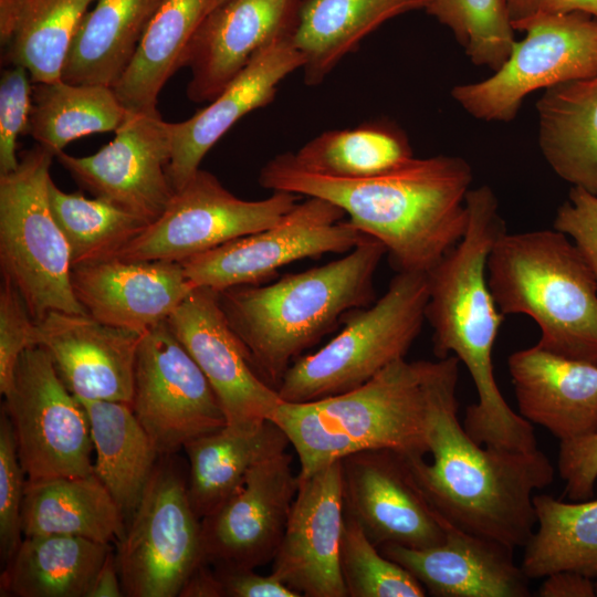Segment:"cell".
Returning a JSON list of instances; mask_svg holds the SVG:
<instances>
[{"mask_svg":"<svg viewBox=\"0 0 597 597\" xmlns=\"http://www.w3.org/2000/svg\"><path fill=\"white\" fill-rule=\"evenodd\" d=\"M300 462L298 478L366 450L426 457L425 360L400 358L364 385L307 402L283 401L271 419Z\"/></svg>","mask_w":597,"mask_h":597,"instance_id":"cell-5","label":"cell"},{"mask_svg":"<svg viewBox=\"0 0 597 597\" xmlns=\"http://www.w3.org/2000/svg\"><path fill=\"white\" fill-rule=\"evenodd\" d=\"M593 578L575 572L558 570L545 576L537 595L540 597H594Z\"/></svg>","mask_w":597,"mask_h":597,"instance_id":"cell-48","label":"cell"},{"mask_svg":"<svg viewBox=\"0 0 597 597\" xmlns=\"http://www.w3.org/2000/svg\"><path fill=\"white\" fill-rule=\"evenodd\" d=\"M35 323V346L46 350L76 399L132 405L136 355L144 333L87 314L57 311Z\"/></svg>","mask_w":597,"mask_h":597,"instance_id":"cell-21","label":"cell"},{"mask_svg":"<svg viewBox=\"0 0 597 597\" xmlns=\"http://www.w3.org/2000/svg\"><path fill=\"white\" fill-rule=\"evenodd\" d=\"M558 472L569 500L586 501L594 495L597 480V432L561 441Z\"/></svg>","mask_w":597,"mask_h":597,"instance_id":"cell-45","label":"cell"},{"mask_svg":"<svg viewBox=\"0 0 597 597\" xmlns=\"http://www.w3.org/2000/svg\"><path fill=\"white\" fill-rule=\"evenodd\" d=\"M514 30L545 14L582 11L597 17V0H505Z\"/></svg>","mask_w":597,"mask_h":597,"instance_id":"cell-47","label":"cell"},{"mask_svg":"<svg viewBox=\"0 0 597 597\" xmlns=\"http://www.w3.org/2000/svg\"><path fill=\"white\" fill-rule=\"evenodd\" d=\"M111 544L70 535L24 536L4 563L0 595L87 597Z\"/></svg>","mask_w":597,"mask_h":597,"instance_id":"cell-31","label":"cell"},{"mask_svg":"<svg viewBox=\"0 0 597 597\" xmlns=\"http://www.w3.org/2000/svg\"><path fill=\"white\" fill-rule=\"evenodd\" d=\"M72 287L87 315L145 333L165 322L193 291L179 262L111 260L72 268Z\"/></svg>","mask_w":597,"mask_h":597,"instance_id":"cell-22","label":"cell"},{"mask_svg":"<svg viewBox=\"0 0 597 597\" xmlns=\"http://www.w3.org/2000/svg\"><path fill=\"white\" fill-rule=\"evenodd\" d=\"M538 145L553 171L597 196V73L545 90L536 103Z\"/></svg>","mask_w":597,"mask_h":597,"instance_id":"cell-26","label":"cell"},{"mask_svg":"<svg viewBox=\"0 0 597 597\" xmlns=\"http://www.w3.org/2000/svg\"><path fill=\"white\" fill-rule=\"evenodd\" d=\"M170 153V123L158 111H128L114 139L98 151L80 157L61 151L55 157L94 197L151 223L175 193L167 170Z\"/></svg>","mask_w":597,"mask_h":597,"instance_id":"cell-15","label":"cell"},{"mask_svg":"<svg viewBox=\"0 0 597 597\" xmlns=\"http://www.w3.org/2000/svg\"><path fill=\"white\" fill-rule=\"evenodd\" d=\"M290 441L272 420L252 430L224 426L189 441L188 496L202 520L217 512L241 486L250 469L283 452Z\"/></svg>","mask_w":597,"mask_h":597,"instance_id":"cell-28","label":"cell"},{"mask_svg":"<svg viewBox=\"0 0 597 597\" xmlns=\"http://www.w3.org/2000/svg\"><path fill=\"white\" fill-rule=\"evenodd\" d=\"M32 106V81L23 66L11 65L0 81V175L19 166L17 139L25 134Z\"/></svg>","mask_w":597,"mask_h":597,"instance_id":"cell-42","label":"cell"},{"mask_svg":"<svg viewBox=\"0 0 597 597\" xmlns=\"http://www.w3.org/2000/svg\"><path fill=\"white\" fill-rule=\"evenodd\" d=\"M446 538L427 548L396 544L381 554L409 570L436 597H527L528 577L510 546L444 523Z\"/></svg>","mask_w":597,"mask_h":597,"instance_id":"cell-24","label":"cell"},{"mask_svg":"<svg viewBox=\"0 0 597 597\" xmlns=\"http://www.w3.org/2000/svg\"><path fill=\"white\" fill-rule=\"evenodd\" d=\"M27 478L19 461L12 423L0 417V554L6 563L23 540L22 504Z\"/></svg>","mask_w":597,"mask_h":597,"instance_id":"cell-41","label":"cell"},{"mask_svg":"<svg viewBox=\"0 0 597 597\" xmlns=\"http://www.w3.org/2000/svg\"><path fill=\"white\" fill-rule=\"evenodd\" d=\"M344 511L379 548H427L446 538V520L417 483L404 454L366 450L341 460Z\"/></svg>","mask_w":597,"mask_h":597,"instance_id":"cell-16","label":"cell"},{"mask_svg":"<svg viewBox=\"0 0 597 597\" xmlns=\"http://www.w3.org/2000/svg\"><path fill=\"white\" fill-rule=\"evenodd\" d=\"M210 564L201 562L185 582L179 597H224L222 583Z\"/></svg>","mask_w":597,"mask_h":597,"instance_id":"cell-49","label":"cell"},{"mask_svg":"<svg viewBox=\"0 0 597 597\" xmlns=\"http://www.w3.org/2000/svg\"><path fill=\"white\" fill-rule=\"evenodd\" d=\"M344 515L341 460L298 478L272 574L300 596L347 597L339 566Z\"/></svg>","mask_w":597,"mask_h":597,"instance_id":"cell-19","label":"cell"},{"mask_svg":"<svg viewBox=\"0 0 597 597\" xmlns=\"http://www.w3.org/2000/svg\"><path fill=\"white\" fill-rule=\"evenodd\" d=\"M78 401L90 421L96 454L94 473L127 521L136 510L160 455L130 405L108 400Z\"/></svg>","mask_w":597,"mask_h":597,"instance_id":"cell-33","label":"cell"},{"mask_svg":"<svg viewBox=\"0 0 597 597\" xmlns=\"http://www.w3.org/2000/svg\"><path fill=\"white\" fill-rule=\"evenodd\" d=\"M595 595L597 596V583L595 584Z\"/></svg>","mask_w":597,"mask_h":597,"instance_id":"cell-52","label":"cell"},{"mask_svg":"<svg viewBox=\"0 0 597 597\" xmlns=\"http://www.w3.org/2000/svg\"><path fill=\"white\" fill-rule=\"evenodd\" d=\"M3 409L28 482L94 472L87 413L42 347H30L21 355Z\"/></svg>","mask_w":597,"mask_h":597,"instance_id":"cell-10","label":"cell"},{"mask_svg":"<svg viewBox=\"0 0 597 597\" xmlns=\"http://www.w3.org/2000/svg\"><path fill=\"white\" fill-rule=\"evenodd\" d=\"M428 273L398 272L386 293L349 312L344 327L317 352L297 358L276 390L307 402L353 390L405 358L426 320Z\"/></svg>","mask_w":597,"mask_h":597,"instance_id":"cell-7","label":"cell"},{"mask_svg":"<svg viewBox=\"0 0 597 597\" xmlns=\"http://www.w3.org/2000/svg\"><path fill=\"white\" fill-rule=\"evenodd\" d=\"M553 226L574 242L597 284V196L572 187L567 200L556 211Z\"/></svg>","mask_w":597,"mask_h":597,"instance_id":"cell-44","label":"cell"},{"mask_svg":"<svg viewBox=\"0 0 597 597\" xmlns=\"http://www.w3.org/2000/svg\"><path fill=\"white\" fill-rule=\"evenodd\" d=\"M127 115L111 86L74 84L63 78L32 83L25 134L56 156L75 139L116 132Z\"/></svg>","mask_w":597,"mask_h":597,"instance_id":"cell-35","label":"cell"},{"mask_svg":"<svg viewBox=\"0 0 597 597\" xmlns=\"http://www.w3.org/2000/svg\"><path fill=\"white\" fill-rule=\"evenodd\" d=\"M163 0H95L69 50L62 78L114 87Z\"/></svg>","mask_w":597,"mask_h":597,"instance_id":"cell-29","label":"cell"},{"mask_svg":"<svg viewBox=\"0 0 597 597\" xmlns=\"http://www.w3.org/2000/svg\"><path fill=\"white\" fill-rule=\"evenodd\" d=\"M124 596L121 578L118 574L116 556L112 551L87 594V597H122Z\"/></svg>","mask_w":597,"mask_h":597,"instance_id":"cell-50","label":"cell"},{"mask_svg":"<svg viewBox=\"0 0 597 597\" xmlns=\"http://www.w3.org/2000/svg\"><path fill=\"white\" fill-rule=\"evenodd\" d=\"M209 0H163L126 71L114 85L129 112L157 111L158 95L182 67L185 52Z\"/></svg>","mask_w":597,"mask_h":597,"instance_id":"cell-34","label":"cell"},{"mask_svg":"<svg viewBox=\"0 0 597 597\" xmlns=\"http://www.w3.org/2000/svg\"><path fill=\"white\" fill-rule=\"evenodd\" d=\"M214 569L222 583L224 597H300L272 573L264 576L249 568Z\"/></svg>","mask_w":597,"mask_h":597,"instance_id":"cell-46","label":"cell"},{"mask_svg":"<svg viewBox=\"0 0 597 597\" xmlns=\"http://www.w3.org/2000/svg\"><path fill=\"white\" fill-rule=\"evenodd\" d=\"M35 320L22 295L7 279L0 287V392L11 388L23 352L35 346Z\"/></svg>","mask_w":597,"mask_h":597,"instance_id":"cell-43","label":"cell"},{"mask_svg":"<svg viewBox=\"0 0 597 597\" xmlns=\"http://www.w3.org/2000/svg\"><path fill=\"white\" fill-rule=\"evenodd\" d=\"M488 282L503 315L534 320L540 347L597 365V284L566 234L505 231L489 254Z\"/></svg>","mask_w":597,"mask_h":597,"instance_id":"cell-6","label":"cell"},{"mask_svg":"<svg viewBox=\"0 0 597 597\" xmlns=\"http://www.w3.org/2000/svg\"><path fill=\"white\" fill-rule=\"evenodd\" d=\"M214 391L226 426L252 430L283 402L255 371L220 307L218 292L196 287L167 320Z\"/></svg>","mask_w":597,"mask_h":597,"instance_id":"cell-18","label":"cell"},{"mask_svg":"<svg viewBox=\"0 0 597 597\" xmlns=\"http://www.w3.org/2000/svg\"><path fill=\"white\" fill-rule=\"evenodd\" d=\"M49 200L69 243L72 268L117 258L150 224L104 199L64 192L52 179Z\"/></svg>","mask_w":597,"mask_h":597,"instance_id":"cell-38","label":"cell"},{"mask_svg":"<svg viewBox=\"0 0 597 597\" xmlns=\"http://www.w3.org/2000/svg\"><path fill=\"white\" fill-rule=\"evenodd\" d=\"M387 253L362 234L346 255L275 282L218 292L224 317L255 371L275 389L302 353L349 312L375 302L374 275Z\"/></svg>","mask_w":597,"mask_h":597,"instance_id":"cell-4","label":"cell"},{"mask_svg":"<svg viewBox=\"0 0 597 597\" xmlns=\"http://www.w3.org/2000/svg\"><path fill=\"white\" fill-rule=\"evenodd\" d=\"M130 406L160 457L227 423L208 379L167 321L142 335Z\"/></svg>","mask_w":597,"mask_h":597,"instance_id":"cell-14","label":"cell"},{"mask_svg":"<svg viewBox=\"0 0 597 597\" xmlns=\"http://www.w3.org/2000/svg\"><path fill=\"white\" fill-rule=\"evenodd\" d=\"M126 519L93 472L25 484L22 504L24 536L70 535L111 544L119 541Z\"/></svg>","mask_w":597,"mask_h":597,"instance_id":"cell-30","label":"cell"},{"mask_svg":"<svg viewBox=\"0 0 597 597\" xmlns=\"http://www.w3.org/2000/svg\"><path fill=\"white\" fill-rule=\"evenodd\" d=\"M261 200H244L211 172L199 169L175 191L163 214L119 253L126 260L182 262L231 240L280 221L301 196L272 191Z\"/></svg>","mask_w":597,"mask_h":597,"instance_id":"cell-13","label":"cell"},{"mask_svg":"<svg viewBox=\"0 0 597 597\" xmlns=\"http://www.w3.org/2000/svg\"><path fill=\"white\" fill-rule=\"evenodd\" d=\"M303 65L304 57L293 45L292 36L279 39L254 54L208 106L186 121L170 123L167 170L174 190L181 189L195 176L206 154L239 119L272 103L279 84Z\"/></svg>","mask_w":597,"mask_h":597,"instance_id":"cell-23","label":"cell"},{"mask_svg":"<svg viewBox=\"0 0 597 597\" xmlns=\"http://www.w3.org/2000/svg\"><path fill=\"white\" fill-rule=\"evenodd\" d=\"M128 521L115 554L124 596H179L203 555L201 520L171 461L157 462Z\"/></svg>","mask_w":597,"mask_h":597,"instance_id":"cell-11","label":"cell"},{"mask_svg":"<svg viewBox=\"0 0 597 597\" xmlns=\"http://www.w3.org/2000/svg\"><path fill=\"white\" fill-rule=\"evenodd\" d=\"M507 365L524 419L559 441L597 432V365L537 344L511 354Z\"/></svg>","mask_w":597,"mask_h":597,"instance_id":"cell-25","label":"cell"},{"mask_svg":"<svg viewBox=\"0 0 597 597\" xmlns=\"http://www.w3.org/2000/svg\"><path fill=\"white\" fill-rule=\"evenodd\" d=\"M293 155L310 170L350 179L391 171L415 157L406 134L388 121L323 132Z\"/></svg>","mask_w":597,"mask_h":597,"instance_id":"cell-37","label":"cell"},{"mask_svg":"<svg viewBox=\"0 0 597 597\" xmlns=\"http://www.w3.org/2000/svg\"><path fill=\"white\" fill-rule=\"evenodd\" d=\"M472 169L459 156L413 157L368 178L320 174L293 153L276 155L260 170L272 191L318 197L339 207L363 234L380 241L398 272L428 273L463 238Z\"/></svg>","mask_w":597,"mask_h":597,"instance_id":"cell-1","label":"cell"},{"mask_svg":"<svg viewBox=\"0 0 597 597\" xmlns=\"http://www.w3.org/2000/svg\"><path fill=\"white\" fill-rule=\"evenodd\" d=\"M469 220L459 243L428 272L426 320L438 358L454 355L473 380L478 401L462 425L479 444L528 452L538 449L531 422L509 406L494 377L492 352L504 316L488 282V259L506 231L494 191L482 185L467 195Z\"/></svg>","mask_w":597,"mask_h":597,"instance_id":"cell-3","label":"cell"},{"mask_svg":"<svg viewBox=\"0 0 597 597\" xmlns=\"http://www.w3.org/2000/svg\"><path fill=\"white\" fill-rule=\"evenodd\" d=\"M422 10L452 31L476 66L496 71L516 42L505 0H423Z\"/></svg>","mask_w":597,"mask_h":597,"instance_id":"cell-39","label":"cell"},{"mask_svg":"<svg viewBox=\"0 0 597 597\" xmlns=\"http://www.w3.org/2000/svg\"><path fill=\"white\" fill-rule=\"evenodd\" d=\"M227 1L228 0H209L208 6H207V10H206V14L211 12L212 10H214L216 8H218L219 6L223 4Z\"/></svg>","mask_w":597,"mask_h":597,"instance_id":"cell-51","label":"cell"},{"mask_svg":"<svg viewBox=\"0 0 597 597\" xmlns=\"http://www.w3.org/2000/svg\"><path fill=\"white\" fill-rule=\"evenodd\" d=\"M53 153L36 145L0 175V266L38 321L50 312L86 314L72 287L69 243L49 200Z\"/></svg>","mask_w":597,"mask_h":597,"instance_id":"cell-8","label":"cell"},{"mask_svg":"<svg viewBox=\"0 0 597 597\" xmlns=\"http://www.w3.org/2000/svg\"><path fill=\"white\" fill-rule=\"evenodd\" d=\"M297 489L298 473L286 450L253 465L235 493L201 520L203 561L231 569L273 561Z\"/></svg>","mask_w":597,"mask_h":597,"instance_id":"cell-17","label":"cell"},{"mask_svg":"<svg viewBox=\"0 0 597 597\" xmlns=\"http://www.w3.org/2000/svg\"><path fill=\"white\" fill-rule=\"evenodd\" d=\"M302 0H228L207 13L182 59L193 103L213 101L249 61L272 42L292 36Z\"/></svg>","mask_w":597,"mask_h":597,"instance_id":"cell-20","label":"cell"},{"mask_svg":"<svg viewBox=\"0 0 597 597\" xmlns=\"http://www.w3.org/2000/svg\"><path fill=\"white\" fill-rule=\"evenodd\" d=\"M423 0H302L292 43L304 81L318 85L348 53L388 20L422 9Z\"/></svg>","mask_w":597,"mask_h":597,"instance_id":"cell-27","label":"cell"},{"mask_svg":"<svg viewBox=\"0 0 597 597\" xmlns=\"http://www.w3.org/2000/svg\"><path fill=\"white\" fill-rule=\"evenodd\" d=\"M459 363L454 355L425 360L431 462L421 455L405 458L446 521L513 549L524 547L536 525L534 492L553 482L554 467L540 449L490 448L469 436L458 418Z\"/></svg>","mask_w":597,"mask_h":597,"instance_id":"cell-2","label":"cell"},{"mask_svg":"<svg viewBox=\"0 0 597 597\" xmlns=\"http://www.w3.org/2000/svg\"><path fill=\"white\" fill-rule=\"evenodd\" d=\"M537 530L524 546L521 567L528 578L558 570L597 577V500L566 503L533 496Z\"/></svg>","mask_w":597,"mask_h":597,"instance_id":"cell-36","label":"cell"},{"mask_svg":"<svg viewBox=\"0 0 597 597\" xmlns=\"http://www.w3.org/2000/svg\"><path fill=\"white\" fill-rule=\"evenodd\" d=\"M520 31L525 38L490 77L451 90L472 117L511 122L528 94L597 73V17L582 11L545 14Z\"/></svg>","mask_w":597,"mask_h":597,"instance_id":"cell-9","label":"cell"},{"mask_svg":"<svg viewBox=\"0 0 597 597\" xmlns=\"http://www.w3.org/2000/svg\"><path fill=\"white\" fill-rule=\"evenodd\" d=\"M345 512V511H344ZM339 566L350 597H423L427 590L405 567L386 557L348 514L339 547Z\"/></svg>","mask_w":597,"mask_h":597,"instance_id":"cell-40","label":"cell"},{"mask_svg":"<svg viewBox=\"0 0 597 597\" xmlns=\"http://www.w3.org/2000/svg\"><path fill=\"white\" fill-rule=\"evenodd\" d=\"M95 0H0V39L10 65L32 83L62 78L74 35Z\"/></svg>","mask_w":597,"mask_h":597,"instance_id":"cell-32","label":"cell"},{"mask_svg":"<svg viewBox=\"0 0 597 597\" xmlns=\"http://www.w3.org/2000/svg\"><path fill=\"white\" fill-rule=\"evenodd\" d=\"M345 216L328 200L306 197L273 226L179 263L193 287L259 285L294 261L349 252L363 233Z\"/></svg>","mask_w":597,"mask_h":597,"instance_id":"cell-12","label":"cell"}]
</instances>
